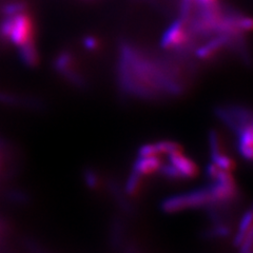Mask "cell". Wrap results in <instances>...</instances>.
<instances>
[{
    "mask_svg": "<svg viewBox=\"0 0 253 253\" xmlns=\"http://www.w3.org/2000/svg\"><path fill=\"white\" fill-rule=\"evenodd\" d=\"M212 199L208 188L194 190L185 194L168 197L162 204V208L166 212H177L188 208L202 207L204 205L211 204Z\"/></svg>",
    "mask_w": 253,
    "mask_h": 253,
    "instance_id": "6da1fadb",
    "label": "cell"
},
{
    "mask_svg": "<svg viewBox=\"0 0 253 253\" xmlns=\"http://www.w3.org/2000/svg\"><path fill=\"white\" fill-rule=\"evenodd\" d=\"M7 39L18 47L34 39L33 20L28 14L23 12L13 16L12 29Z\"/></svg>",
    "mask_w": 253,
    "mask_h": 253,
    "instance_id": "7a4b0ae2",
    "label": "cell"
},
{
    "mask_svg": "<svg viewBox=\"0 0 253 253\" xmlns=\"http://www.w3.org/2000/svg\"><path fill=\"white\" fill-rule=\"evenodd\" d=\"M189 41L186 31V21L178 19L174 21L165 32L162 39L161 45L163 49H174L185 45Z\"/></svg>",
    "mask_w": 253,
    "mask_h": 253,
    "instance_id": "3957f363",
    "label": "cell"
},
{
    "mask_svg": "<svg viewBox=\"0 0 253 253\" xmlns=\"http://www.w3.org/2000/svg\"><path fill=\"white\" fill-rule=\"evenodd\" d=\"M170 163L175 167L184 178H193L199 174V167L196 164L183 154V151L168 154Z\"/></svg>",
    "mask_w": 253,
    "mask_h": 253,
    "instance_id": "277c9868",
    "label": "cell"
},
{
    "mask_svg": "<svg viewBox=\"0 0 253 253\" xmlns=\"http://www.w3.org/2000/svg\"><path fill=\"white\" fill-rule=\"evenodd\" d=\"M209 193L211 195L212 203H226L231 201L236 195L235 181L233 183H221V181H214L208 187Z\"/></svg>",
    "mask_w": 253,
    "mask_h": 253,
    "instance_id": "5b68a950",
    "label": "cell"
},
{
    "mask_svg": "<svg viewBox=\"0 0 253 253\" xmlns=\"http://www.w3.org/2000/svg\"><path fill=\"white\" fill-rule=\"evenodd\" d=\"M162 166V162L158 156H139L134 163L133 171L140 174L141 176L149 175V174L160 171Z\"/></svg>",
    "mask_w": 253,
    "mask_h": 253,
    "instance_id": "8992f818",
    "label": "cell"
},
{
    "mask_svg": "<svg viewBox=\"0 0 253 253\" xmlns=\"http://www.w3.org/2000/svg\"><path fill=\"white\" fill-rule=\"evenodd\" d=\"M237 135H239V140H237L239 152L244 160L250 162L252 160V124L244 126L240 132H237Z\"/></svg>",
    "mask_w": 253,
    "mask_h": 253,
    "instance_id": "52a82bcc",
    "label": "cell"
},
{
    "mask_svg": "<svg viewBox=\"0 0 253 253\" xmlns=\"http://www.w3.org/2000/svg\"><path fill=\"white\" fill-rule=\"evenodd\" d=\"M229 41H230V38H229V36L224 35V34H220L219 36L211 39V41L208 43H206L205 45L201 46L200 49L196 51L197 57H200L202 59H208V58H210L218 50H220L224 45L228 44Z\"/></svg>",
    "mask_w": 253,
    "mask_h": 253,
    "instance_id": "ba28073f",
    "label": "cell"
},
{
    "mask_svg": "<svg viewBox=\"0 0 253 253\" xmlns=\"http://www.w3.org/2000/svg\"><path fill=\"white\" fill-rule=\"evenodd\" d=\"M19 57L27 67L34 68L39 63V55L34 39L19 46Z\"/></svg>",
    "mask_w": 253,
    "mask_h": 253,
    "instance_id": "9c48e42d",
    "label": "cell"
},
{
    "mask_svg": "<svg viewBox=\"0 0 253 253\" xmlns=\"http://www.w3.org/2000/svg\"><path fill=\"white\" fill-rule=\"evenodd\" d=\"M251 221H252V212L251 210H248L246 213H245L244 217L242 218L239 232H237V234L235 235V239H234L235 246H241V244L244 242L245 239H246V236L252 231Z\"/></svg>",
    "mask_w": 253,
    "mask_h": 253,
    "instance_id": "30bf717a",
    "label": "cell"
},
{
    "mask_svg": "<svg viewBox=\"0 0 253 253\" xmlns=\"http://www.w3.org/2000/svg\"><path fill=\"white\" fill-rule=\"evenodd\" d=\"M73 66V56L69 52H62L58 55V57L55 60V68L62 75L68 71L72 70Z\"/></svg>",
    "mask_w": 253,
    "mask_h": 253,
    "instance_id": "8fae6325",
    "label": "cell"
},
{
    "mask_svg": "<svg viewBox=\"0 0 253 253\" xmlns=\"http://www.w3.org/2000/svg\"><path fill=\"white\" fill-rule=\"evenodd\" d=\"M211 160H212V163L216 165L218 168H220L221 170L228 171V172L234 170L236 167V164L232 160V158L223 154V153L211 155Z\"/></svg>",
    "mask_w": 253,
    "mask_h": 253,
    "instance_id": "7c38bea8",
    "label": "cell"
},
{
    "mask_svg": "<svg viewBox=\"0 0 253 253\" xmlns=\"http://www.w3.org/2000/svg\"><path fill=\"white\" fill-rule=\"evenodd\" d=\"M141 186V175L136 172L132 171L131 175L128 178V181H126V192L131 195L136 194L138 192V190L140 189Z\"/></svg>",
    "mask_w": 253,
    "mask_h": 253,
    "instance_id": "4fadbf2b",
    "label": "cell"
},
{
    "mask_svg": "<svg viewBox=\"0 0 253 253\" xmlns=\"http://www.w3.org/2000/svg\"><path fill=\"white\" fill-rule=\"evenodd\" d=\"M26 11V4L23 2L7 3L2 7V13L5 16H15Z\"/></svg>",
    "mask_w": 253,
    "mask_h": 253,
    "instance_id": "5bb4252c",
    "label": "cell"
},
{
    "mask_svg": "<svg viewBox=\"0 0 253 253\" xmlns=\"http://www.w3.org/2000/svg\"><path fill=\"white\" fill-rule=\"evenodd\" d=\"M160 171L163 173V175L168 177L170 179H180V178H184L183 175L179 173V171L174 167V166L171 164V165H165V166H162Z\"/></svg>",
    "mask_w": 253,
    "mask_h": 253,
    "instance_id": "9a60e30c",
    "label": "cell"
},
{
    "mask_svg": "<svg viewBox=\"0 0 253 253\" xmlns=\"http://www.w3.org/2000/svg\"><path fill=\"white\" fill-rule=\"evenodd\" d=\"M12 22H13V16H5L4 19L0 22V36L2 38L7 39L10 35V32L12 29Z\"/></svg>",
    "mask_w": 253,
    "mask_h": 253,
    "instance_id": "2e32d148",
    "label": "cell"
},
{
    "mask_svg": "<svg viewBox=\"0 0 253 253\" xmlns=\"http://www.w3.org/2000/svg\"><path fill=\"white\" fill-rule=\"evenodd\" d=\"M209 142H210V149H211V155H215L220 152V144H219V137L216 131H211L209 135Z\"/></svg>",
    "mask_w": 253,
    "mask_h": 253,
    "instance_id": "e0dca14e",
    "label": "cell"
},
{
    "mask_svg": "<svg viewBox=\"0 0 253 253\" xmlns=\"http://www.w3.org/2000/svg\"><path fill=\"white\" fill-rule=\"evenodd\" d=\"M138 155L140 157L144 156H158V150L156 147V144H146L142 145L138 150Z\"/></svg>",
    "mask_w": 253,
    "mask_h": 253,
    "instance_id": "ac0fdd59",
    "label": "cell"
},
{
    "mask_svg": "<svg viewBox=\"0 0 253 253\" xmlns=\"http://www.w3.org/2000/svg\"><path fill=\"white\" fill-rule=\"evenodd\" d=\"M84 45L86 50L94 51V50L98 49L99 42L94 36H86L84 39Z\"/></svg>",
    "mask_w": 253,
    "mask_h": 253,
    "instance_id": "d6986e66",
    "label": "cell"
},
{
    "mask_svg": "<svg viewBox=\"0 0 253 253\" xmlns=\"http://www.w3.org/2000/svg\"><path fill=\"white\" fill-rule=\"evenodd\" d=\"M84 177H85L86 185L90 186L91 188H95L98 185V178L96 175H95V173H93L92 171H86Z\"/></svg>",
    "mask_w": 253,
    "mask_h": 253,
    "instance_id": "ffe728a7",
    "label": "cell"
},
{
    "mask_svg": "<svg viewBox=\"0 0 253 253\" xmlns=\"http://www.w3.org/2000/svg\"><path fill=\"white\" fill-rule=\"evenodd\" d=\"M195 1L199 2L202 6H207V5L216 4L217 0H195Z\"/></svg>",
    "mask_w": 253,
    "mask_h": 253,
    "instance_id": "44dd1931",
    "label": "cell"
}]
</instances>
